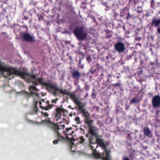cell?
<instances>
[{"label": "cell", "instance_id": "6da1fadb", "mask_svg": "<svg viewBox=\"0 0 160 160\" xmlns=\"http://www.w3.org/2000/svg\"><path fill=\"white\" fill-rule=\"evenodd\" d=\"M74 33L76 37L80 40H84L86 37V33L83 27H76L75 29Z\"/></svg>", "mask_w": 160, "mask_h": 160}, {"label": "cell", "instance_id": "7a4b0ae2", "mask_svg": "<svg viewBox=\"0 0 160 160\" xmlns=\"http://www.w3.org/2000/svg\"><path fill=\"white\" fill-rule=\"evenodd\" d=\"M115 48L117 51L119 52H122L124 51L125 48L122 42H118L115 45Z\"/></svg>", "mask_w": 160, "mask_h": 160}, {"label": "cell", "instance_id": "3957f363", "mask_svg": "<svg viewBox=\"0 0 160 160\" xmlns=\"http://www.w3.org/2000/svg\"><path fill=\"white\" fill-rule=\"evenodd\" d=\"M153 105L154 107H156L159 106L160 104V96L159 95H156L155 96L152 101Z\"/></svg>", "mask_w": 160, "mask_h": 160}, {"label": "cell", "instance_id": "277c9868", "mask_svg": "<svg viewBox=\"0 0 160 160\" xmlns=\"http://www.w3.org/2000/svg\"><path fill=\"white\" fill-rule=\"evenodd\" d=\"M23 37H24V39L25 40H27V41H33V38L29 34H24V35H23Z\"/></svg>", "mask_w": 160, "mask_h": 160}, {"label": "cell", "instance_id": "5b68a950", "mask_svg": "<svg viewBox=\"0 0 160 160\" xmlns=\"http://www.w3.org/2000/svg\"><path fill=\"white\" fill-rule=\"evenodd\" d=\"M157 31H158V32L159 33H160V27H159L158 28V29H157Z\"/></svg>", "mask_w": 160, "mask_h": 160}]
</instances>
